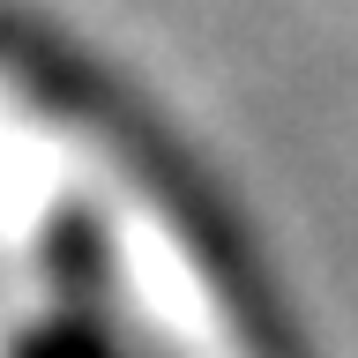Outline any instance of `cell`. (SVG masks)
Wrapping results in <instances>:
<instances>
[{"label":"cell","mask_w":358,"mask_h":358,"mask_svg":"<svg viewBox=\"0 0 358 358\" xmlns=\"http://www.w3.org/2000/svg\"><path fill=\"white\" fill-rule=\"evenodd\" d=\"M15 358H120V351H112V336H105V329H90V321L60 313V321H45V329L22 336Z\"/></svg>","instance_id":"cell-1"}]
</instances>
